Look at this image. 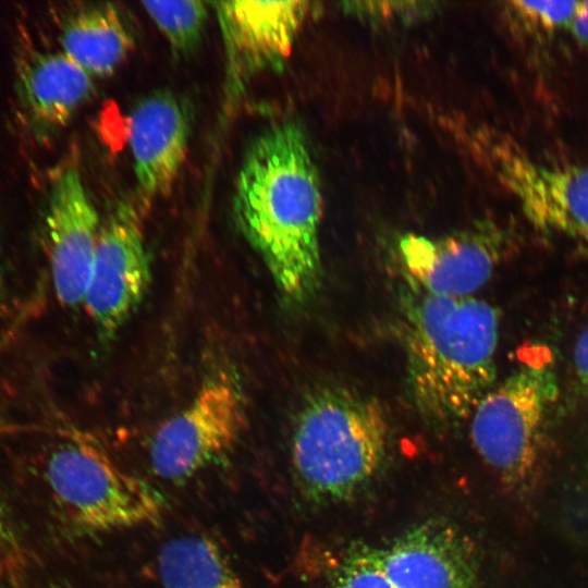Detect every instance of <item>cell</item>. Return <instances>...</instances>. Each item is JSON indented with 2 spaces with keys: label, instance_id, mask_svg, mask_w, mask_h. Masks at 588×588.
I'll return each mask as SVG.
<instances>
[{
  "label": "cell",
  "instance_id": "5",
  "mask_svg": "<svg viewBox=\"0 0 588 588\" xmlns=\"http://www.w3.org/2000/svg\"><path fill=\"white\" fill-rule=\"evenodd\" d=\"M556 393L552 365L537 358L493 385L470 416L477 453L519 495L536 481L544 420Z\"/></svg>",
  "mask_w": 588,
  "mask_h": 588
},
{
  "label": "cell",
  "instance_id": "18",
  "mask_svg": "<svg viewBox=\"0 0 588 588\" xmlns=\"http://www.w3.org/2000/svg\"><path fill=\"white\" fill-rule=\"evenodd\" d=\"M334 588H395L381 565L379 549L356 546L341 559L334 578Z\"/></svg>",
  "mask_w": 588,
  "mask_h": 588
},
{
  "label": "cell",
  "instance_id": "9",
  "mask_svg": "<svg viewBox=\"0 0 588 588\" xmlns=\"http://www.w3.org/2000/svg\"><path fill=\"white\" fill-rule=\"evenodd\" d=\"M509 246L507 230L483 221L439 238L405 234L399 253L407 279L422 291L468 297L489 281Z\"/></svg>",
  "mask_w": 588,
  "mask_h": 588
},
{
  "label": "cell",
  "instance_id": "16",
  "mask_svg": "<svg viewBox=\"0 0 588 588\" xmlns=\"http://www.w3.org/2000/svg\"><path fill=\"white\" fill-rule=\"evenodd\" d=\"M157 568L163 588H244L223 550L205 536H181L166 542Z\"/></svg>",
  "mask_w": 588,
  "mask_h": 588
},
{
  "label": "cell",
  "instance_id": "15",
  "mask_svg": "<svg viewBox=\"0 0 588 588\" xmlns=\"http://www.w3.org/2000/svg\"><path fill=\"white\" fill-rule=\"evenodd\" d=\"M133 37L111 3L83 9L61 34L62 51L93 77L111 75L133 48Z\"/></svg>",
  "mask_w": 588,
  "mask_h": 588
},
{
  "label": "cell",
  "instance_id": "12",
  "mask_svg": "<svg viewBox=\"0 0 588 588\" xmlns=\"http://www.w3.org/2000/svg\"><path fill=\"white\" fill-rule=\"evenodd\" d=\"M378 549L383 571L395 588H475V547L449 522L421 523Z\"/></svg>",
  "mask_w": 588,
  "mask_h": 588
},
{
  "label": "cell",
  "instance_id": "6",
  "mask_svg": "<svg viewBox=\"0 0 588 588\" xmlns=\"http://www.w3.org/2000/svg\"><path fill=\"white\" fill-rule=\"evenodd\" d=\"M47 479L74 522L94 531L151 525L163 512L162 498L148 482L84 442L68 443L54 451L47 465Z\"/></svg>",
  "mask_w": 588,
  "mask_h": 588
},
{
  "label": "cell",
  "instance_id": "20",
  "mask_svg": "<svg viewBox=\"0 0 588 588\" xmlns=\"http://www.w3.org/2000/svg\"><path fill=\"white\" fill-rule=\"evenodd\" d=\"M573 368L578 381L588 389V327L583 330L575 343Z\"/></svg>",
  "mask_w": 588,
  "mask_h": 588
},
{
  "label": "cell",
  "instance_id": "11",
  "mask_svg": "<svg viewBox=\"0 0 588 588\" xmlns=\"http://www.w3.org/2000/svg\"><path fill=\"white\" fill-rule=\"evenodd\" d=\"M215 7L232 87L280 68L309 11V2L294 0L219 1Z\"/></svg>",
  "mask_w": 588,
  "mask_h": 588
},
{
  "label": "cell",
  "instance_id": "21",
  "mask_svg": "<svg viewBox=\"0 0 588 588\" xmlns=\"http://www.w3.org/2000/svg\"><path fill=\"white\" fill-rule=\"evenodd\" d=\"M569 25L575 37L588 44V1H578Z\"/></svg>",
  "mask_w": 588,
  "mask_h": 588
},
{
  "label": "cell",
  "instance_id": "2",
  "mask_svg": "<svg viewBox=\"0 0 588 588\" xmlns=\"http://www.w3.org/2000/svg\"><path fill=\"white\" fill-rule=\"evenodd\" d=\"M407 385L433 426L470 418L495 380L499 314L488 302L427 293L402 295Z\"/></svg>",
  "mask_w": 588,
  "mask_h": 588
},
{
  "label": "cell",
  "instance_id": "10",
  "mask_svg": "<svg viewBox=\"0 0 588 588\" xmlns=\"http://www.w3.org/2000/svg\"><path fill=\"white\" fill-rule=\"evenodd\" d=\"M46 223L56 296L62 305L76 307L84 303L101 229L76 168L54 180Z\"/></svg>",
  "mask_w": 588,
  "mask_h": 588
},
{
  "label": "cell",
  "instance_id": "7",
  "mask_svg": "<svg viewBox=\"0 0 588 588\" xmlns=\"http://www.w3.org/2000/svg\"><path fill=\"white\" fill-rule=\"evenodd\" d=\"M244 427L238 387L225 376L210 378L186 407L156 431L149 450L154 473L167 480L194 476L229 452Z\"/></svg>",
  "mask_w": 588,
  "mask_h": 588
},
{
  "label": "cell",
  "instance_id": "8",
  "mask_svg": "<svg viewBox=\"0 0 588 588\" xmlns=\"http://www.w3.org/2000/svg\"><path fill=\"white\" fill-rule=\"evenodd\" d=\"M150 282V264L138 215L119 204L100 229L84 298L102 339H111L139 305Z\"/></svg>",
  "mask_w": 588,
  "mask_h": 588
},
{
  "label": "cell",
  "instance_id": "19",
  "mask_svg": "<svg viewBox=\"0 0 588 588\" xmlns=\"http://www.w3.org/2000/svg\"><path fill=\"white\" fill-rule=\"evenodd\" d=\"M578 1H513L512 10L525 22L544 30H554L571 23Z\"/></svg>",
  "mask_w": 588,
  "mask_h": 588
},
{
  "label": "cell",
  "instance_id": "1",
  "mask_svg": "<svg viewBox=\"0 0 588 588\" xmlns=\"http://www.w3.org/2000/svg\"><path fill=\"white\" fill-rule=\"evenodd\" d=\"M233 212L281 293L295 304L311 299L322 279V194L298 124L272 125L252 142L238 172Z\"/></svg>",
  "mask_w": 588,
  "mask_h": 588
},
{
  "label": "cell",
  "instance_id": "13",
  "mask_svg": "<svg viewBox=\"0 0 588 588\" xmlns=\"http://www.w3.org/2000/svg\"><path fill=\"white\" fill-rule=\"evenodd\" d=\"M192 130L183 99L168 89L142 98L128 119V145L142 192L167 196L185 160Z\"/></svg>",
  "mask_w": 588,
  "mask_h": 588
},
{
  "label": "cell",
  "instance_id": "14",
  "mask_svg": "<svg viewBox=\"0 0 588 588\" xmlns=\"http://www.w3.org/2000/svg\"><path fill=\"white\" fill-rule=\"evenodd\" d=\"M93 78L63 51L42 53L24 66L22 94L34 117L60 125L91 96Z\"/></svg>",
  "mask_w": 588,
  "mask_h": 588
},
{
  "label": "cell",
  "instance_id": "3",
  "mask_svg": "<svg viewBox=\"0 0 588 588\" xmlns=\"http://www.w3.org/2000/svg\"><path fill=\"white\" fill-rule=\"evenodd\" d=\"M381 404L341 385L305 400L292 438V465L304 495L316 504L343 502L378 473L388 446Z\"/></svg>",
  "mask_w": 588,
  "mask_h": 588
},
{
  "label": "cell",
  "instance_id": "4",
  "mask_svg": "<svg viewBox=\"0 0 588 588\" xmlns=\"http://www.w3.org/2000/svg\"><path fill=\"white\" fill-rule=\"evenodd\" d=\"M453 130L536 229L588 242V162L540 160L485 125L457 123Z\"/></svg>",
  "mask_w": 588,
  "mask_h": 588
},
{
  "label": "cell",
  "instance_id": "17",
  "mask_svg": "<svg viewBox=\"0 0 588 588\" xmlns=\"http://www.w3.org/2000/svg\"><path fill=\"white\" fill-rule=\"evenodd\" d=\"M146 13L166 37L174 53L186 57L201 41L208 8L203 1H145Z\"/></svg>",
  "mask_w": 588,
  "mask_h": 588
}]
</instances>
